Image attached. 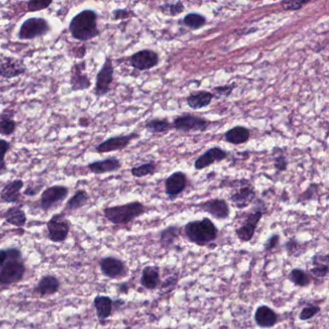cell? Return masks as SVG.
<instances>
[{"instance_id":"6da1fadb","label":"cell","mask_w":329,"mask_h":329,"mask_svg":"<svg viewBox=\"0 0 329 329\" xmlns=\"http://www.w3.org/2000/svg\"><path fill=\"white\" fill-rule=\"evenodd\" d=\"M99 15L95 10L85 9L70 19L69 31L70 36L80 42H88L101 35L98 26Z\"/></svg>"},{"instance_id":"7a4b0ae2","label":"cell","mask_w":329,"mask_h":329,"mask_svg":"<svg viewBox=\"0 0 329 329\" xmlns=\"http://www.w3.org/2000/svg\"><path fill=\"white\" fill-rule=\"evenodd\" d=\"M182 231L187 242L199 247L212 245L217 241L219 234L217 226L208 217L187 222Z\"/></svg>"},{"instance_id":"3957f363","label":"cell","mask_w":329,"mask_h":329,"mask_svg":"<svg viewBox=\"0 0 329 329\" xmlns=\"http://www.w3.org/2000/svg\"><path fill=\"white\" fill-rule=\"evenodd\" d=\"M148 208L139 201L123 205L107 207L103 209L104 216L110 223L116 226H126L147 213Z\"/></svg>"},{"instance_id":"277c9868","label":"cell","mask_w":329,"mask_h":329,"mask_svg":"<svg viewBox=\"0 0 329 329\" xmlns=\"http://www.w3.org/2000/svg\"><path fill=\"white\" fill-rule=\"evenodd\" d=\"M7 260L0 270V286L7 287L20 282L26 274V265L21 252L17 248H9Z\"/></svg>"},{"instance_id":"5b68a950","label":"cell","mask_w":329,"mask_h":329,"mask_svg":"<svg viewBox=\"0 0 329 329\" xmlns=\"http://www.w3.org/2000/svg\"><path fill=\"white\" fill-rule=\"evenodd\" d=\"M265 210V204L260 202V200H257V206L253 210L245 214L243 221L234 229V234L241 243H247L251 242L257 231L261 219L264 217Z\"/></svg>"},{"instance_id":"8992f818","label":"cell","mask_w":329,"mask_h":329,"mask_svg":"<svg viewBox=\"0 0 329 329\" xmlns=\"http://www.w3.org/2000/svg\"><path fill=\"white\" fill-rule=\"evenodd\" d=\"M52 27L44 17H33L26 19L18 29L17 39L21 41H31L43 38L52 32Z\"/></svg>"},{"instance_id":"52a82bcc","label":"cell","mask_w":329,"mask_h":329,"mask_svg":"<svg viewBox=\"0 0 329 329\" xmlns=\"http://www.w3.org/2000/svg\"><path fill=\"white\" fill-rule=\"evenodd\" d=\"M69 193V187L62 184H55L46 187L41 194L40 208L44 213H49L54 208H58L68 198Z\"/></svg>"},{"instance_id":"ba28073f","label":"cell","mask_w":329,"mask_h":329,"mask_svg":"<svg viewBox=\"0 0 329 329\" xmlns=\"http://www.w3.org/2000/svg\"><path fill=\"white\" fill-rule=\"evenodd\" d=\"M213 123L201 116L193 115L191 113H183L174 118L172 128L181 132H204L208 130Z\"/></svg>"},{"instance_id":"9c48e42d","label":"cell","mask_w":329,"mask_h":329,"mask_svg":"<svg viewBox=\"0 0 329 329\" xmlns=\"http://www.w3.org/2000/svg\"><path fill=\"white\" fill-rule=\"evenodd\" d=\"M49 240L54 243H64L69 237L70 225L64 213L53 215L46 222Z\"/></svg>"},{"instance_id":"30bf717a","label":"cell","mask_w":329,"mask_h":329,"mask_svg":"<svg viewBox=\"0 0 329 329\" xmlns=\"http://www.w3.org/2000/svg\"><path fill=\"white\" fill-rule=\"evenodd\" d=\"M114 73H115V69L113 66L112 59L109 56H106L103 66L101 67L96 77L95 93H94L96 97L102 98L110 92L111 85L114 81Z\"/></svg>"},{"instance_id":"8fae6325","label":"cell","mask_w":329,"mask_h":329,"mask_svg":"<svg viewBox=\"0 0 329 329\" xmlns=\"http://www.w3.org/2000/svg\"><path fill=\"white\" fill-rule=\"evenodd\" d=\"M103 275L109 279H122L129 274V268L124 261L114 256H106L100 261Z\"/></svg>"},{"instance_id":"7c38bea8","label":"cell","mask_w":329,"mask_h":329,"mask_svg":"<svg viewBox=\"0 0 329 329\" xmlns=\"http://www.w3.org/2000/svg\"><path fill=\"white\" fill-rule=\"evenodd\" d=\"M138 137L139 134L137 132H131L129 134L112 136L105 139L104 141L98 144L96 146V152L99 154H106V153L121 151L128 147L133 140Z\"/></svg>"},{"instance_id":"4fadbf2b","label":"cell","mask_w":329,"mask_h":329,"mask_svg":"<svg viewBox=\"0 0 329 329\" xmlns=\"http://www.w3.org/2000/svg\"><path fill=\"white\" fill-rule=\"evenodd\" d=\"M130 65L136 70L144 72L154 69L159 64V55L152 50H142L130 57Z\"/></svg>"},{"instance_id":"5bb4252c","label":"cell","mask_w":329,"mask_h":329,"mask_svg":"<svg viewBox=\"0 0 329 329\" xmlns=\"http://www.w3.org/2000/svg\"><path fill=\"white\" fill-rule=\"evenodd\" d=\"M86 63L84 61L75 63L70 69L69 85L72 92H81L90 89L92 82L86 73Z\"/></svg>"},{"instance_id":"9a60e30c","label":"cell","mask_w":329,"mask_h":329,"mask_svg":"<svg viewBox=\"0 0 329 329\" xmlns=\"http://www.w3.org/2000/svg\"><path fill=\"white\" fill-rule=\"evenodd\" d=\"M199 210L205 212L217 220H226L230 217L231 208L227 201L220 198L209 199L195 206Z\"/></svg>"},{"instance_id":"2e32d148","label":"cell","mask_w":329,"mask_h":329,"mask_svg":"<svg viewBox=\"0 0 329 329\" xmlns=\"http://www.w3.org/2000/svg\"><path fill=\"white\" fill-rule=\"evenodd\" d=\"M257 199L256 191L254 187L247 181L244 184H241L230 196V201L233 203L234 207L239 209H243L249 207L254 201Z\"/></svg>"},{"instance_id":"e0dca14e","label":"cell","mask_w":329,"mask_h":329,"mask_svg":"<svg viewBox=\"0 0 329 329\" xmlns=\"http://www.w3.org/2000/svg\"><path fill=\"white\" fill-rule=\"evenodd\" d=\"M187 176L182 171L171 174L165 182V194L170 200L176 199L187 187Z\"/></svg>"},{"instance_id":"ac0fdd59","label":"cell","mask_w":329,"mask_h":329,"mask_svg":"<svg viewBox=\"0 0 329 329\" xmlns=\"http://www.w3.org/2000/svg\"><path fill=\"white\" fill-rule=\"evenodd\" d=\"M254 321L260 328H272L279 322V315L268 305L263 304L255 310Z\"/></svg>"},{"instance_id":"d6986e66","label":"cell","mask_w":329,"mask_h":329,"mask_svg":"<svg viewBox=\"0 0 329 329\" xmlns=\"http://www.w3.org/2000/svg\"><path fill=\"white\" fill-rule=\"evenodd\" d=\"M228 153L225 150L221 149L218 146L209 148L208 151L203 153L201 156L195 160L194 168L196 170H203L210 165H215L217 162H221L227 158Z\"/></svg>"},{"instance_id":"ffe728a7","label":"cell","mask_w":329,"mask_h":329,"mask_svg":"<svg viewBox=\"0 0 329 329\" xmlns=\"http://www.w3.org/2000/svg\"><path fill=\"white\" fill-rule=\"evenodd\" d=\"M25 187V182L20 179L7 182L0 191V203L16 204L21 197V191Z\"/></svg>"},{"instance_id":"44dd1931","label":"cell","mask_w":329,"mask_h":329,"mask_svg":"<svg viewBox=\"0 0 329 329\" xmlns=\"http://www.w3.org/2000/svg\"><path fill=\"white\" fill-rule=\"evenodd\" d=\"M161 284L160 269L155 265H148L142 269L140 285L148 291H155Z\"/></svg>"},{"instance_id":"7402d4cb","label":"cell","mask_w":329,"mask_h":329,"mask_svg":"<svg viewBox=\"0 0 329 329\" xmlns=\"http://www.w3.org/2000/svg\"><path fill=\"white\" fill-rule=\"evenodd\" d=\"M87 169L95 175L113 173L122 167L121 160L117 157H108L105 159L95 160L87 165Z\"/></svg>"},{"instance_id":"603a6c76","label":"cell","mask_w":329,"mask_h":329,"mask_svg":"<svg viewBox=\"0 0 329 329\" xmlns=\"http://www.w3.org/2000/svg\"><path fill=\"white\" fill-rule=\"evenodd\" d=\"M329 271V258L326 253H317L311 260V268L309 273L312 278L323 280L327 277Z\"/></svg>"},{"instance_id":"cb8c5ba5","label":"cell","mask_w":329,"mask_h":329,"mask_svg":"<svg viewBox=\"0 0 329 329\" xmlns=\"http://www.w3.org/2000/svg\"><path fill=\"white\" fill-rule=\"evenodd\" d=\"M60 281L54 275H44L41 278L35 287L34 292L41 297L50 296L58 293L60 289Z\"/></svg>"},{"instance_id":"d4e9b609","label":"cell","mask_w":329,"mask_h":329,"mask_svg":"<svg viewBox=\"0 0 329 329\" xmlns=\"http://www.w3.org/2000/svg\"><path fill=\"white\" fill-rule=\"evenodd\" d=\"M94 307H95L97 317L101 324H104V321L111 317L114 307V301L108 295H96L94 298Z\"/></svg>"},{"instance_id":"484cf974","label":"cell","mask_w":329,"mask_h":329,"mask_svg":"<svg viewBox=\"0 0 329 329\" xmlns=\"http://www.w3.org/2000/svg\"><path fill=\"white\" fill-rule=\"evenodd\" d=\"M26 72V67L25 63L18 59L14 58H7L6 61L0 64V77L3 78H17L24 75Z\"/></svg>"},{"instance_id":"4316f807","label":"cell","mask_w":329,"mask_h":329,"mask_svg":"<svg viewBox=\"0 0 329 329\" xmlns=\"http://www.w3.org/2000/svg\"><path fill=\"white\" fill-rule=\"evenodd\" d=\"M182 227L178 225H170L165 228L159 233V243L162 248H173L175 244L180 240L182 233Z\"/></svg>"},{"instance_id":"83f0119b","label":"cell","mask_w":329,"mask_h":329,"mask_svg":"<svg viewBox=\"0 0 329 329\" xmlns=\"http://www.w3.org/2000/svg\"><path fill=\"white\" fill-rule=\"evenodd\" d=\"M214 94L208 91H198L186 98V104L193 110L208 107L214 100Z\"/></svg>"},{"instance_id":"f1b7e54d","label":"cell","mask_w":329,"mask_h":329,"mask_svg":"<svg viewBox=\"0 0 329 329\" xmlns=\"http://www.w3.org/2000/svg\"><path fill=\"white\" fill-rule=\"evenodd\" d=\"M251 132L247 128L243 126H236L227 130L224 134L226 142L232 145H242L250 139Z\"/></svg>"},{"instance_id":"f546056e","label":"cell","mask_w":329,"mask_h":329,"mask_svg":"<svg viewBox=\"0 0 329 329\" xmlns=\"http://www.w3.org/2000/svg\"><path fill=\"white\" fill-rule=\"evenodd\" d=\"M89 194L84 190H78L75 192V194L69 198L66 205L65 208L62 213L66 215V213H74L78 209L85 207L89 202Z\"/></svg>"},{"instance_id":"4dcf8cb0","label":"cell","mask_w":329,"mask_h":329,"mask_svg":"<svg viewBox=\"0 0 329 329\" xmlns=\"http://www.w3.org/2000/svg\"><path fill=\"white\" fill-rule=\"evenodd\" d=\"M2 217L10 225L15 226L17 228H24L27 221L26 212L19 207H11L9 208Z\"/></svg>"},{"instance_id":"1f68e13d","label":"cell","mask_w":329,"mask_h":329,"mask_svg":"<svg viewBox=\"0 0 329 329\" xmlns=\"http://www.w3.org/2000/svg\"><path fill=\"white\" fill-rule=\"evenodd\" d=\"M289 281L298 288H308L313 283V278L310 273L302 269H294L288 274Z\"/></svg>"},{"instance_id":"d6a6232c","label":"cell","mask_w":329,"mask_h":329,"mask_svg":"<svg viewBox=\"0 0 329 329\" xmlns=\"http://www.w3.org/2000/svg\"><path fill=\"white\" fill-rule=\"evenodd\" d=\"M145 129L152 133L159 134V133H166L169 130H172V123L168 121L167 119L161 118H154L151 119L145 124Z\"/></svg>"},{"instance_id":"836d02e7","label":"cell","mask_w":329,"mask_h":329,"mask_svg":"<svg viewBox=\"0 0 329 329\" xmlns=\"http://www.w3.org/2000/svg\"><path fill=\"white\" fill-rule=\"evenodd\" d=\"M181 22L191 30H197L207 25V18L199 13H190L181 19Z\"/></svg>"},{"instance_id":"e575fe53","label":"cell","mask_w":329,"mask_h":329,"mask_svg":"<svg viewBox=\"0 0 329 329\" xmlns=\"http://www.w3.org/2000/svg\"><path fill=\"white\" fill-rule=\"evenodd\" d=\"M157 172V166L155 161H150L144 165L134 166L131 168L130 173L134 178H144L147 176H153Z\"/></svg>"},{"instance_id":"d590c367","label":"cell","mask_w":329,"mask_h":329,"mask_svg":"<svg viewBox=\"0 0 329 329\" xmlns=\"http://www.w3.org/2000/svg\"><path fill=\"white\" fill-rule=\"evenodd\" d=\"M159 10L162 14L169 17H176L182 14L184 11V5L182 1L173 2V3H165L163 5L159 6Z\"/></svg>"},{"instance_id":"8d00e7d4","label":"cell","mask_w":329,"mask_h":329,"mask_svg":"<svg viewBox=\"0 0 329 329\" xmlns=\"http://www.w3.org/2000/svg\"><path fill=\"white\" fill-rule=\"evenodd\" d=\"M17 124L13 118L4 116L0 119V134L3 136H10L15 133Z\"/></svg>"},{"instance_id":"74e56055","label":"cell","mask_w":329,"mask_h":329,"mask_svg":"<svg viewBox=\"0 0 329 329\" xmlns=\"http://www.w3.org/2000/svg\"><path fill=\"white\" fill-rule=\"evenodd\" d=\"M321 312V306L318 304H306L298 315L299 320L302 321H310L314 317H316Z\"/></svg>"},{"instance_id":"f35d334b","label":"cell","mask_w":329,"mask_h":329,"mask_svg":"<svg viewBox=\"0 0 329 329\" xmlns=\"http://www.w3.org/2000/svg\"><path fill=\"white\" fill-rule=\"evenodd\" d=\"M53 4V1L45 0H30L26 2V11L28 13H35L50 8Z\"/></svg>"},{"instance_id":"ab89813d","label":"cell","mask_w":329,"mask_h":329,"mask_svg":"<svg viewBox=\"0 0 329 329\" xmlns=\"http://www.w3.org/2000/svg\"><path fill=\"white\" fill-rule=\"evenodd\" d=\"M11 149V143L5 139H0V175L7 172L5 157Z\"/></svg>"},{"instance_id":"60d3db41","label":"cell","mask_w":329,"mask_h":329,"mask_svg":"<svg viewBox=\"0 0 329 329\" xmlns=\"http://www.w3.org/2000/svg\"><path fill=\"white\" fill-rule=\"evenodd\" d=\"M279 243H280V236L278 234H271L268 239V241L265 243L264 251H271V250L275 249L279 245Z\"/></svg>"},{"instance_id":"b9f144b4","label":"cell","mask_w":329,"mask_h":329,"mask_svg":"<svg viewBox=\"0 0 329 329\" xmlns=\"http://www.w3.org/2000/svg\"><path fill=\"white\" fill-rule=\"evenodd\" d=\"M307 3L308 1H294V2L283 1L281 2V6L286 11H296V10H300Z\"/></svg>"},{"instance_id":"7bdbcfd3","label":"cell","mask_w":329,"mask_h":329,"mask_svg":"<svg viewBox=\"0 0 329 329\" xmlns=\"http://www.w3.org/2000/svg\"><path fill=\"white\" fill-rule=\"evenodd\" d=\"M237 87L236 83L232 84H227V85H222V86H217L214 88V91L219 96L223 97H229L234 91V88Z\"/></svg>"},{"instance_id":"ee69618b","label":"cell","mask_w":329,"mask_h":329,"mask_svg":"<svg viewBox=\"0 0 329 329\" xmlns=\"http://www.w3.org/2000/svg\"><path fill=\"white\" fill-rule=\"evenodd\" d=\"M43 184H29L26 186V190L24 191V195L26 196H28V197H33V196H36L40 193V191H42L43 189Z\"/></svg>"},{"instance_id":"f6af8a7d","label":"cell","mask_w":329,"mask_h":329,"mask_svg":"<svg viewBox=\"0 0 329 329\" xmlns=\"http://www.w3.org/2000/svg\"><path fill=\"white\" fill-rule=\"evenodd\" d=\"M112 15L115 20H123L131 17L132 13L128 9H116L113 11Z\"/></svg>"},{"instance_id":"bcb514c9","label":"cell","mask_w":329,"mask_h":329,"mask_svg":"<svg viewBox=\"0 0 329 329\" xmlns=\"http://www.w3.org/2000/svg\"><path fill=\"white\" fill-rule=\"evenodd\" d=\"M274 166L277 169L279 172H283L286 171L287 167H288V161H287L286 157L283 155L276 156L274 158Z\"/></svg>"},{"instance_id":"7dc6e473","label":"cell","mask_w":329,"mask_h":329,"mask_svg":"<svg viewBox=\"0 0 329 329\" xmlns=\"http://www.w3.org/2000/svg\"><path fill=\"white\" fill-rule=\"evenodd\" d=\"M298 242L295 240H289L288 242L285 243V248H286L287 252L291 255H293L295 252H297L298 248H299V244Z\"/></svg>"},{"instance_id":"c3c4849f","label":"cell","mask_w":329,"mask_h":329,"mask_svg":"<svg viewBox=\"0 0 329 329\" xmlns=\"http://www.w3.org/2000/svg\"><path fill=\"white\" fill-rule=\"evenodd\" d=\"M7 260V252L6 249H0V270L2 269L4 263Z\"/></svg>"}]
</instances>
